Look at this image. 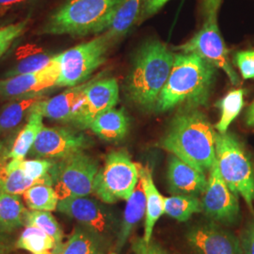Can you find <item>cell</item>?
<instances>
[{"label":"cell","mask_w":254,"mask_h":254,"mask_svg":"<svg viewBox=\"0 0 254 254\" xmlns=\"http://www.w3.org/2000/svg\"><path fill=\"white\" fill-rule=\"evenodd\" d=\"M9 241H12L9 234H5V233H1L0 232V244L7 243V242H9Z\"/></svg>","instance_id":"obj_44"},{"label":"cell","mask_w":254,"mask_h":254,"mask_svg":"<svg viewBox=\"0 0 254 254\" xmlns=\"http://www.w3.org/2000/svg\"><path fill=\"white\" fill-rule=\"evenodd\" d=\"M55 162L56 160L54 159L48 158H36L30 160L18 159V167L27 178L53 187V179L50 171Z\"/></svg>","instance_id":"obj_33"},{"label":"cell","mask_w":254,"mask_h":254,"mask_svg":"<svg viewBox=\"0 0 254 254\" xmlns=\"http://www.w3.org/2000/svg\"><path fill=\"white\" fill-rule=\"evenodd\" d=\"M23 198L31 211H55L58 207L59 198L52 186L36 184L24 192Z\"/></svg>","instance_id":"obj_31"},{"label":"cell","mask_w":254,"mask_h":254,"mask_svg":"<svg viewBox=\"0 0 254 254\" xmlns=\"http://www.w3.org/2000/svg\"><path fill=\"white\" fill-rule=\"evenodd\" d=\"M106 204L88 196L73 197L60 200L57 210L74 219L111 247L116 243L122 218Z\"/></svg>","instance_id":"obj_8"},{"label":"cell","mask_w":254,"mask_h":254,"mask_svg":"<svg viewBox=\"0 0 254 254\" xmlns=\"http://www.w3.org/2000/svg\"><path fill=\"white\" fill-rule=\"evenodd\" d=\"M10 148L4 140H0V175L4 173L5 168L8 164L9 153Z\"/></svg>","instance_id":"obj_40"},{"label":"cell","mask_w":254,"mask_h":254,"mask_svg":"<svg viewBox=\"0 0 254 254\" xmlns=\"http://www.w3.org/2000/svg\"><path fill=\"white\" fill-rule=\"evenodd\" d=\"M139 179L142 182L143 190L145 192L146 213L144 222V235L143 239L149 242L152 239L154 225L157 220L165 214L164 198L160 192L157 190L154 185L153 175L149 168L142 167L138 164Z\"/></svg>","instance_id":"obj_19"},{"label":"cell","mask_w":254,"mask_h":254,"mask_svg":"<svg viewBox=\"0 0 254 254\" xmlns=\"http://www.w3.org/2000/svg\"><path fill=\"white\" fill-rule=\"evenodd\" d=\"M147 0H122L109 28L103 33L111 46L127 35L139 22Z\"/></svg>","instance_id":"obj_18"},{"label":"cell","mask_w":254,"mask_h":254,"mask_svg":"<svg viewBox=\"0 0 254 254\" xmlns=\"http://www.w3.org/2000/svg\"><path fill=\"white\" fill-rule=\"evenodd\" d=\"M15 248L32 254H57L54 239L35 226H26L15 241Z\"/></svg>","instance_id":"obj_26"},{"label":"cell","mask_w":254,"mask_h":254,"mask_svg":"<svg viewBox=\"0 0 254 254\" xmlns=\"http://www.w3.org/2000/svg\"><path fill=\"white\" fill-rule=\"evenodd\" d=\"M239 240L243 254H254V213L242 229Z\"/></svg>","instance_id":"obj_37"},{"label":"cell","mask_w":254,"mask_h":254,"mask_svg":"<svg viewBox=\"0 0 254 254\" xmlns=\"http://www.w3.org/2000/svg\"><path fill=\"white\" fill-rule=\"evenodd\" d=\"M182 53L195 54L221 69L233 85H239V76L228 59L227 48L218 27V14L209 15L200 30L189 42L176 47Z\"/></svg>","instance_id":"obj_10"},{"label":"cell","mask_w":254,"mask_h":254,"mask_svg":"<svg viewBox=\"0 0 254 254\" xmlns=\"http://www.w3.org/2000/svg\"><path fill=\"white\" fill-rule=\"evenodd\" d=\"M202 212L212 221L224 226H235L240 220L238 195L222 178L217 158L209 171L207 186L201 198Z\"/></svg>","instance_id":"obj_11"},{"label":"cell","mask_w":254,"mask_h":254,"mask_svg":"<svg viewBox=\"0 0 254 254\" xmlns=\"http://www.w3.org/2000/svg\"><path fill=\"white\" fill-rule=\"evenodd\" d=\"M252 105H254V103H253V104H252Z\"/></svg>","instance_id":"obj_46"},{"label":"cell","mask_w":254,"mask_h":254,"mask_svg":"<svg viewBox=\"0 0 254 254\" xmlns=\"http://www.w3.org/2000/svg\"><path fill=\"white\" fill-rule=\"evenodd\" d=\"M98 171V162L84 151L56 160L50 174L59 200L89 196Z\"/></svg>","instance_id":"obj_7"},{"label":"cell","mask_w":254,"mask_h":254,"mask_svg":"<svg viewBox=\"0 0 254 254\" xmlns=\"http://www.w3.org/2000/svg\"><path fill=\"white\" fill-rule=\"evenodd\" d=\"M145 192L143 190L142 182L139 179L135 190L127 200V206L123 214L118 237L114 245L117 251L122 250L123 247L126 245L135 227L145 216Z\"/></svg>","instance_id":"obj_20"},{"label":"cell","mask_w":254,"mask_h":254,"mask_svg":"<svg viewBox=\"0 0 254 254\" xmlns=\"http://www.w3.org/2000/svg\"><path fill=\"white\" fill-rule=\"evenodd\" d=\"M216 158L220 174L230 190L242 196L251 212L254 213V164L234 134H217Z\"/></svg>","instance_id":"obj_5"},{"label":"cell","mask_w":254,"mask_h":254,"mask_svg":"<svg viewBox=\"0 0 254 254\" xmlns=\"http://www.w3.org/2000/svg\"><path fill=\"white\" fill-rule=\"evenodd\" d=\"M25 226H35L40 228L56 242L57 254H61L64 251V234L63 228L57 221L54 216L48 211H27L25 219Z\"/></svg>","instance_id":"obj_29"},{"label":"cell","mask_w":254,"mask_h":254,"mask_svg":"<svg viewBox=\"0 0 254 254\" xmlns=\"http://www.w3.org/2000/svg\"><path fill=\"white\" fill-rule=\"evenodd\" d=\"M165 214L178 221H187L197 213L202 212L201 200L191 195H173L164 198Z\"/></svg>","instance_id":"obj_27"},{"label":"cell","mask_w":254,"mask_h":254,"mask_svg":"<svg viewBox=\"0 0 254 254\" xmlns=\"http://www.w3.org/2000/svg\"><path fill=\"white\" fill-rule=\"evenodd\" d=\"M92 144L91 138L67 127H44L29 154L36 158L59 160L84 151Z\"/></svg>","instance_id":"obj_12"},{"label":"cell","mask_w":254,"mask_h":254,"mask_svg":"<svg viewBox=\"0 0 254 254\" xmlns=\"http://www.w3.org/2000/svg\"><path fill=\"white\" fill-rule=\"evenodd\" d=\"M139 180L138 164L125 150L111 151L99 169L93 183V194L107 204L127 200Z\"/></svg>","instance_id":"obj_6"},{"label":"cell","mask_w":254,"mask_h":254,"mask_svg":"<svg viewBox=\"0 0 254 254\" xmlns=\"http://www.w3.org/2000/svg\"><path fill=\"white\" fill-rule=\"evenodd\" d=\"M122 0H65L38 31L41 35L82 37L104 33Z\"/></svg>","instance_id":"obj_4"},{"label":"cell","mask_w":254,"mask_h":254,"mask_svg":"<svg viewBox=\"0 0 254 254\" xmlns=\"http://www.w3.org/2000/svg\"><path fill=\"white\" fill-rule=\"evenodd\" d=\"M90 128L101 139L108 142H118L128 133L129 119L124 109L113 108L94 119Z\"/></svg>","instance_id":"obj_21"},{"label":"cell","mask_w":254,"mask_h":254,"mask_svg":"<svg viewBox=\"0 0 254 254\" xmlns=\"http://www.w3.org/2000/svg\"><path fill=\"white\" fill-rule=\"evenodd\" d=\"M217 134L201 111L185 109L172 121L160 146L196 170L209 173L216 160Z\"/></svg>","instance_id":"obj_1"},{"label":"cell","mask_w":254,"mask_h":254,"mask_svg":"<svg viewBox=\"0 0 254 254\" xmlns=\"http://www.w3.org/2000/svg\"><path fill=\"white\" fill-rule=\"evenodd\" d=\"M235 64L244 79H254V50L237 52Z\"/></svg>","instance_id":"obj_35"},{"label":"cell","mask_w":254,"mask_h":254,"mask_svg":"<svg viewBox=\"0 0 254 254\" xmlns=\"http://www.w3.org/2000/svg\"><path fill=\"white\" fill-rule=\"evenodd\" d=\"M60 73V54H57L54 62L39 72L0 79V98L17 99L45 94L47 90L56 87Z\"/></svg>","instance_id":"obj_14"},{"label":"cell","mask_w":254,"mask_h":254,"mask_svg":"<svg viewBox=\"0 0 254 254\" xmlns=\"http://www.w3.org/2000/svg\"><path fill=\"white\" fill-rule=\"evenodd\" d=\"M36 184L41 183L27 178L19 169L18 159H10L4 173L0 175V193L21 195Z\"/></svg>","instance_id":"obj_30"},{"label":"cell","mask_w":254,"mask_h":254,"mask_svg":"<svg viewBox=\"0 0 254 254\" xmlns=\"http://www.w3.org/2000/svg\"><path fill=\"white\" fill-rule=\"evenodd\" d=\"M90 81L70 87L66 91L50 99L40 102L45 118L71 126L79 129L86 104V90Z\"/></svg>","instance_id":"obj_15"},{"label":"cell","mask_w":254,"mask_h":254,"mask_svg":"<svg viewBox=\"0 0 254 254\" xmlns=\"http://www.w3.org/2000/svg\"><path fill=\"white\" fill-rule=\"evenodd\" d=\"M246 122L249 127H254V105H251V107L248 109Z\"/></svg>","instance_id":"obj_43"},{"label":"cell","mask_w":254,"mask_h":254,"mask_svg":"<svg viewBox=\"0 0 254 254\" xmlns=\"http://www.w3.org/2000/svg\"><path fill=\"white\" fill-rule=\"evenodd\" d=\"M170 0H147L139 19V23L143 22L146 19L153 16L156 12H158Z\"/></svg>","instance_id":"obj_38"},{"label":"cell","mask_w":254,"mask_h":254,"mask_svg":"<svg viewBox=\"0 0 254 254\" xmlns=\"http://www.w3.org/2000/svg\"><path fill=\"white\" fill-rule=\"evenodd\" d=\"M174 54L159 41H149L137 50L127 75V98L145 111L155 110L159 95L169 79Z\"/></svg>","instance_id":"obj_3"},{"label":"cell","mask_w":254,"mask_h":254,"mask_svg":"<svg viewBox=\"0 0 254 254\" xmlns=\"http://www.w3.org/2000/svg\"><path fill=\"white\" fill-rule=\"evenodd\" d=\"M40 102L33 107L27 117L26 125L21 129L13 144L10 147L9 153L10 159H25L34 144L37 136L45 127L43 122L45 117L41 109Z\"/></svg>","instance_id":"obj_23"},{"label":"cell","mask_w":254,"mask_h":254,"mask_svg":"<svg viewBox=\"0 0 254 254\" xmlns=\"http://www.w3.org/2000/svg\"><path fill=\"white\" fill-rule=\"evenodd\" d=\"M118 100L119 85L115 78L91 79L86 90V104L79 129L90 128L94 119L113 109Z\"/></svg>","instance_id":"obj_16"},{"label":"cell","mask_w":254,"mask_h":254,"mask_svg":"<svg viewBox=\"0 0 254 254\" xmlns=\"http://www.w3.org/2000/svg\"><path fill=\"white\" fill-rule=\"evenodd\" d=\"M27 212L20 195L0 193V232L10 235L25 226Z\"/></svg>","instance_id":"obj_25"},{"label":"cell","mask_w":254,"mask_h":254,"mask_svg":"<svg viewBox=\"0 0 254 254\" xmlns=\"http://www.w3.org/2000/svg\"><path fill=\"white\" fill-rule=\"evenodd\" d=\"M29 19L27 18L5 27H0V59L9 50L12 44L27 30Z\"/></svg>","instance_id":"obj_34"},{"label":"cell","mask_w":254,"mask_h":254,"mask_svg":"<svg viewBox=\"0 0 254 254\" xmlns=\"http://www.w3.org/2000/svg\"><path fill=\"white\" fill-rule=\"evenodd\" d=\"M35 0H0V11L23 7Z\"/></svg>","instance_id":"obj_39"},{"label":"cell","mask_w":254,"mask_h":254,"mask_svg":"<svg viewBox=\"0 0 254 254\" xmlns=\"http://www.w3.org/2000/svg\"><path fill=\"white\" fill-rule=\"evenodd\" d=\"M186 238L193 254H243L239 237L212 220L191 227Z\"/></svg>","instance_id":"obj_13"},{"label":"cell","mask_w":254,"mask_h":254,"mask_svg":"<svg viewBox=\"0 0 254 254\" xmlns=\"http://www.w3.org/2000/svg\"><path fill=\"white\" fill-rule=\"evenodd\" d=\"M111 44L104 34L60 54L61 73L56 87H74L87 81L107 60Z\"/></svg>","instance_id":"obj_9"},{"label":"cell","mask_w":254,"mask_h":254,"mask_svg":"<svg viewBox=\"0 0 254 254\" xmlns=\"http://www.w3.org/2000/svg\"><path fill=\"white\" fill-rule=\"evenodd\" d=\"M132 250L135 254H174L153 240V238L149 242H145L143 237L134 238Z\"/></svg>","instance_id":"obj_36"},{"label":"cell","mask_w":254,"mask_h":254,"mask_svg":"<svg viewBox=\"0 0 254 254\" xmlns=\"http://www.w3.org/2000/svg\"><path fill=\"white\" fill-rule=\"evenodd\" d=\"M217 68L195 54L174 55L169 79L164 86L155 110L170 111L174 108L197 109L207 104Z\"/></svg>","instance_id":"obj_2"},{"label":"cell","mask_w":254,"mask_h":254,"mask_svg":"<svg viewBox=\"0 0 254 254\" xmlns=\"http://www.w3.org/2000/svg\"><path fill=\"white\" fill-rule=\"evenodd\" d=\"M45 99V94L12 99L0 109V136H8L18 129L38 102Z\"/></svg>","instance_id":"obj_22"},{"label":"cell","mask_w":254,"mask_h":254,"mask_svg":"<svg viewBox=\"0 0 254 254\" xmlns=\"http://www.w3.org/2000/svg\"><path fill=\"white\" fill-rule=\"evenodd\" d=\"M110 248L99 236L78 224L61 254H106Z\"/></svg>","instance_id":"obj_24"},{"label":"cell","mask_w":254,"mask_h":254,"mask_svg":"<svg viewBox=\"0 0 254 254\" xmlns=\"http://www.w3.org/2000/svg\"><path fill=\"white\" fill-rule=\"evenodd\" d=\"M169 190L173 195L199 197L207 186L205 173H201L172 154L168 166Z\"/></svg>","instance_id":"obj_17"},{"label":"cell","mask_w":254,"mask_h":254,"mask_svg":"<svg viewBox=\"0 0 254 254\" xmlns=\"http://www.w3.org/2000/svg\"><path fill=\"white\" fill-rule=\"evenodd\" d=\"M114 254V253H112V254Z\"/></svg>","instance_id":"obj_45"},{"label":"cell","mask_w":254,"mask_h":254,"mask_svg":"<svg viewBox=\"0 0 254 254\" xmlns=\"http://www.w3.org/2000/svg\"><path fill=\"white\" fill-rule=\"evenodd\" d=\"M221 1L222 0H203V10L206 17L209 15L218 14Z\"/></svg>","instance_id":"obj_41"},{"label":"cell","mask_w":254,"mask_h":254,"mask_svg":"<svg viewBox=\"0 0 254 254\" xmlns=\"http://www.w3.org/2000/svg\"><path fill=\"white\" fill-rule=\"evenodd\" d=\"M15 249V243L12 241L0 244V254H10Z\"/></svg>","instance_id":"obj_42"},{"label":"cell","mask_w":254,"mask_h":254,"mask_svg":"<svg viewBox=\"0 0 254 254\" xmlns=\"http://www.w3.org/2000/svg\"><path fill=\"white\" fill-rule=\"evenodd\" d=\"M57 54H51L45 51H35L23 57L9 69L4 76L10 77L24 73H36L46 68L54 62Z\"/></svg>","instance_id":"obj_32"},{"label":"cell","mask_w":254,"mask_h":254,"mask_svg":"<svg viewBox=\"0 0 254 254\" xmlns=\"http://www.w3.org/2000/svg\"><path fill=\"white\" fill-rule=\"evenodd\" d=\"M245 91L236 89L228 92L227 94L217 103L220 109V119L216 125V129L219 134L227 133L231 124L237 118L244 107Z\"/></svg>","instance_id":"obj_28"}]
</instances>
